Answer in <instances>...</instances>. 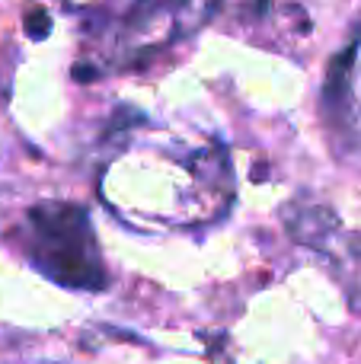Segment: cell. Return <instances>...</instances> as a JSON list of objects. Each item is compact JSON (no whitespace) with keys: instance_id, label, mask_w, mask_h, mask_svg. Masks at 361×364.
Listing matches in <instances>:
<instances>
[{"instance_id":"6da1fadb","label":"cell","mask_w":361,"mask_h":364,"mask_svg":"<svg viewBox=\"0 0 361 364\" xmlns=\"http://www.w3.org/2000/svg\"><path fill=\"white\" fill-rule=\"evenodd\" d=\"M26 252L32 265L61 288L74 291H102L99 243L87 211L70 201H42L26 214Z\"/></svg>"},{"instance_id":"7a4b0ae2","label":"cell","mask_w":361,"mask_h":364,"mask_svg":"<svg viewBox=\"0 0 361 364\" xmlns=\"http://www.w3.org/2000/svg\"><path fill=\"white\" fill-rule=\"evenodd\" d=\"M26 32H29L32 38H45V36H48V13H45V10H32L29 16H26Z\"/></svg>"}]
</instances>
